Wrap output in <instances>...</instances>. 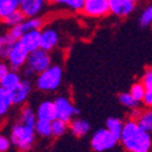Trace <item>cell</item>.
<instances>
[{
    "label": "cell",
    "instance_id": "d4e9b609",
    "mask_svg": "<svg viewBox=\"0 0 152 152\" xmlns=\"http://www.w3.org/2000/svg\"><path fill=\"white\" fill-rule=\"evenodd\" d=\"M51 126H53V136L54 137H60L62 135H65L69 130V123L66 121L58 119V118H56L55 121L51 122Z\"/></svg>",
    "mask_w": 152,
    "mask_h": 152
},
{
    "label": "cell",
    "instance_id": "484cf974",
    "mask_svg": "<svg viewBox=\"0 0 152 152\" xmlns=\"http://www.w3.org/2000/svg\"><path fill=\"white\" fill-rule=\"evenodd\" d=\"M118 100L121 105H123L124 107L129 108V110H134L136 107H139V101L136 99H134V96L128 91V93H121L118 95Z\"/></svg>",
    "mask_w": 152,
    "mask_h": 152
},
{
    "label": "cell",
    "instance_id": "30bf717a",
    "mask_svg": "<svg viewBox=\"0 0 152 152\" xmlns=\"http://www.w3.org/2000/svg\"><path fill=\"white\" fill-rule=\"evenodd\" d=\"M46 0H21L20 10L28 17H39L45 9Z\"/></svg>",
    "mask_w": 152,
    "mask_h": 152
},
{
    "label": "cell",
    "instance_id": "d6a6232c",
    "mask_svg": "<svg viewBox=\"0 0 152 152\" xmlns=\"http://www.w3.org/2000/svg\"><path fill=\"white\" fill-rule=\"evenodd\" d=\"M141 112H142V110H140L139 107H136V108L132 110V111H130V117H129V119L137 121V118L140 117V115H141Z\"/></svg>",
    "mask_w": 152,
    "mask_h": 152
},
{
    "label": "cell",
    "instance_id": "ffe728a7",
    "mask_svg": "<svg viewBox=\"0 0 152 152\" xmlns=\"http://www.w3.org/2000/svg\"><path fill=\"white\" fill-rule=\"evenodd\" d=\"M12 106H14V102H12L10 91L0 88V116L4 117Z\"/></svg>",
    "mask_w": 152,
    "mask_h": 152
},
{
    "label": "cell",
    "instance_id": "d6986e66",
    "mask_svg": "<svg viewBox=\"0 0 152 152\" xmlns=\"http://www.w3.org/2000/svg\"><path fill=\"white\" fill-rule=\"evenodd\" d=\"M22 123L27 124V125H32V126H35L37 124V121H38V117H37V112L29 107V106H23L21 112H20V119Z\"/></svg>",
    "mask_w": 152,
    "mask_h": 152
},
{
    "label": "cell",
    "instance_id": "ac0fdd59",
    "mask_svg": "<svg viewBox=\"0 0 152 152\" xmlns=\"http://www.w3.org/2000/svg\"><path fill=\"white\" fill-rule=\"evenodd\" d=\"M17 10H20V0H0V17L1 20Z\"/></svg>",
    "mask_w": 152,
    "mask_h": 152
},
{
    "label": "cell",
    "instance_id": "4fadbf2b",
    "mask_svg": "<svg viewBox=\"0 0 152 152\" xmlns=\"http://www.w3.org/2000/svg\"><path fill=\"white\" fill-rule=\"evenodd\" d=\"M18 43L27 53H32L40 48V31H31L22 35Z\"/></svg>",
    "mask_w": 152,
    "mask_h": 152
},
{
    "label": "cell",
    "instance_id": "2e32d148",
    "mask_svg": "<svg viewBox=\"0 0 152 152\" xmlns=\"http://www.w3.org/2000/svg\"><path fill=\"white\" fill-rule=\"evenodd\" d=\"M69 132L75 137H83L90 132V124L83 118H73L69 122Z\"/></svg>",
    "mask_w": 152,
    "mask_h": 152
},
{
    "label": "cell",
    "instance_id": "6da1fadb",
    "mask_svg": "<svg viewBox=\"0 0 152 152\" xmlns=\"http://www.w3.org/2000/svg\"><path fill=\"white\" fill-rule=\"evenodd\" d=\"M119 141L126 152H151L152 139L150 133L145 132L136 121L128 119L124 123Z\"/></svg>",
    "mask_w": 152,
    "mask_h": 152
},
{
    "label": "cell",
    "instance_id": "ba28073f",
    "mask_svg": "<svg viewBox=\"0 0 152 152\" xmlns=\"http://www.w3.org/2000/svg\"><path fill=\"white\" fill-rule=\"evenodd\" d=\"M55 108H56V116L58 119L71 122L75 115H78V110L72 104V101L67 96H57L54 100Z\"/></svg>",
    "mask_w": 152,
    "mask_h": 152
},
{
    "label": "cell",
    "instance_id": "e0dca14e",
    "mask_svg": "<svg viewBox=\"0 0 152 152\" xmlns=\"http://www.w3.org/2000/svg\"><path fill=\"white\" fill-rule=\"evenodd\" d=\"M50 3L55 6L66 9L73 12H79L83 10L85 0H50Z\"/></svg>",
    "mask_w": 152,
    "mask_h": 152
},
{
    "label": "cell",
    "instance_id": "52a82bcc",
    "mask_svg": "<svg viewBox=\"0 0 152 152\" xmlns=\"http://www.w3.org/2000/svg\"><path fill=\"white\" fill-rule=\"evenodd\" d=\"M82 12L85 16L91 18L105 17L111 14L110 1L108 0H85Z\"/></svg>",
    "mask_w": 152,
    "mask_h": 152
},
{
    "label": "cell",
    "instance_id": "9a60e30c",
    "mask_svg": "<svg viewBox=\"0 0 152 152\" xmlns=\"http://www.w3.org/2000/svg\"><path fill=\"white\" fill-rule=\"evenodd\" d=\"M22 77L21 74L18 73V71H14L11 69L5 77L0 78V88H3V89H6L7 91H12L14 89L21 84L22 82Z\"/></svg>",
    "mask_w": 152,
    "mask_h": 152
},
{
    "label": "cell",
    "instance_id": "7c38bea8",
    "mask_svg": "<svg viewBox=\"0 0 152 152\" xmlns=\"http://www.w3.org/2000/svg\"><path fill=\"white\" fill-rule=\"evenodd\" d=\"M60 43V34L54 28H43L40 31V48L46 51H53Z\"/></svg>",
    "mask_w": 152,
    "mask_h": 152
},
{
    "label": "cell",
    "instance_id": "8992f818",
    "mask_svg": "<svg viewBox=\"0 0 152 152\" xmlns=\"http://www.w3.org/2000/svg\"><path fill=\"white\" fill-rule=\"evenodd\" d=\"M28 55H29V53H27L26 50L23 49V46L17 42L14 45H11L5 60L9 63V66L11 67V69L20 71L26 66Z\"/></svg>",
    "mask_w": 152,
    "mask_h": 152
},
{
    "label": "cell",
    "instance_id": "cb8c5ba5",
    "mask_svg": "<svg viewBox=\"0 0 152 152\" xmlns=\"http://www.w3.org/2000/svg\"><path fill=\"white\" fill-rule=\"evenodd\" d=\"M35 133H37V135H39L40 137H44V139L53 136L51 122L38 119L37 121V124H35Z\"/></svg>",
    "mask_w": 152,
    "mask_h": 152
},
{
    "label": "cell",
    "instance_id": "3957f363",
    "mask_svg": "<svg viewBox=\"0 0 152 152\" xmlns=\"http://www.w3.org/2000/svg\"><path fill=\"white\" fill-rule=\"evenodd\" d=\"M62 68L58 65H51L48 69L39 73L35 78V86L40 91H55L62 83Z\"/></svg>",
    "mask_w": 152,
    "mask_h": 152
},
{
    "label": "cell",
    "instance_id": "83f0119b",
    "mask_svg": "<svg viewBox=\"0 0 152 152\" xmlns=\"http://www.w3.org/2000/svg\"><path fill=\"white\" fill-rule=\"evenodd\" d=\"M139 22L142 27H147L150 24H152V5H148L147 7L144 9V11L141 12Z\"/></svg>",
    "mask_w": 152,
    "mask_h": 152
},
{
    "label": "cell",
    "instance_id": "44dd1931",
    "mask_svg": "<svg viewBox=\"0 0 152 152\" xmlns=\"http://www.w3.org/2000/svg\"><path fill=\"white\" fill-rule=\"evenodd\" d=\"M136 122L145 132L151 134L152 133V108L142 110L140 117L137 118Z\"/></svg>",
    "mask_w": 152,
    "mask_h": 152
},
{
    "label": "cell",
    "instance_id": "5bb4252c",
    "mask_svg": "<svg viewBox=\"0 0 152 152\" xmlns=\"http://www.w3.org/2000/svg\"><path fill=\"white\" fill-rule=\"evenodd\" d=\"M35 112H37L38 119H42V121L53 122L57 118L55 104H54V101H50V100H45L43 102H40L38 105Z\"/></svg>",
    "mask_w": 152,
    "mask_h": 152
},
{
    "label": "cell",
    "instance_id": "7402d4cb",
    "mask_svg": "<svg viewBox=\"0 0 152 152\" xmlns=\"http://www.w3.org/2000/svg\"><path fill=\"white\" fill-rule=\"evenodd\" d=\"M124 123L121 118H117V117H110L107 121H106V128L113 133L117 137H121L122 133H123V128H124Z\"/></svg>",
    "mask_w": 152,
    "mask_h": 152
},
{
    "label": "cell",
    "instance_id": "836d02e7",
    "mask_svg": "<svg viewBox=\"0 0 152 152\" xmlns=\"http://www.w3.org/2000/svg\"><path fill=\"white\" fill-rule=\"evenodd\" d=\"M20 3H21V0H20Z\"/></svg>",
    "mask_w": 152,
    "mask_h": 152
},
{
    "label": "cell",
    "instance_id": "603a6c76",
    "mask_svg": "<svg viewBox=\"0 0 152 152\" xmlns=\"http://www.w3.org/2000/svg\"><path fill=\"white\" fill-rule=\"evenodd\" d=\"M27 17L24 16V14L21 11V10H17L15 12H12L11 15H9L7 17L3 18V23L5 24L6 27L11 28V27H15V26H18V24L23 23L24 20H26Z\"/></svg>",
    "mask_w": 152,
    "mask_h": 152
},
{
    "label": "cell",
    "instance_id": "f546056e",
    "mask_svg": "<svg viewBox=\"0 0 152 152\" xmlns=\"http://www.w3.org/2000/svg\"><path fill=\"white\" fill-rule=\"evenodd\" d=\"M12 142H11V139L10 136H5V135H1L0 136V151L1 152H6L9 151V148L11 147Z\"/></svg>",
    "mask_w": 152,
    "mask_h": 152
},
{
    "label": "cell",
    "instance_id": "f1b7e54d",
    "mask_svg": "<svg viewBox=\"0 0 152 152\" xmlns=\"http://www.w3.org/2000/svg\"><path fill=\"white\" fill-rule=\"evenodd\" d=\"M141 82L146 86V89H152V67H147L141 75Z\"/></svg>",
    "mask_w": 152,
    "mask_h": 152
},
{
    "label": "cell",
    "instance_id": "1f68e13d",
    "mask_svg": "<svg viewBox=\"0 0 152 152\" xmlns=\"http://www.w3.org/2000/svg\"><path fill=\"white\" fill-rule=\"evenodd\" d=\"M11 71V67L9 66V63H5V62H1L0 65V78L5 77V75Z\"/></svg>",
    "mask_w": 152,
    "mask_h": 152
},
{
    "label": "cell",
    "instance_id": "277c9868",
    "mask_svg": "<svg viewBox=\"0 0 152 152\" xmlns=\"http://www.w3.org/2000/svg\"><path fill=\"white\" fill-rule=\"evenodd\" d=\"M118 141L119 137L111 133L107 128H101L91 135L90 146L96 152H105L115 147Z\"/></svg>",
    "mask_w": 152,
    "mask_h": 152
},
{
    "label": "cell",
    "instance_id": "4316f807",
    "mask_svg": "<svg viewBox=\"0 0 152 152\" xmlns=\"http://www.w3.org/2000/svg\"><path fill=\"white\" fill-rule=\"evenodd\" d=\"M146 91H147V89H146V86L142 84L141 80L134 83L130 86V90H129V93L134 96V99H136L139 101V102H142V101H144V97L146 95Z\"/></svg>",
    "mask_w": 152,
    "mask_h": 152
},
{
    "label": "cell",
    "instance_id": "5b68a950",
    "mask_svg": "<svg viewBox=\"0 0 152 152\" xmlns=\"http://www.w3.org/2000/svg\"><path fill=\"white\" fill-rule=\"evenodd\" d=\"M51 62H53V58H51L50 53L39 48V49L34 50V51L29 53L26 67H28L35 75H38L39 73L44 72L45 69H48L51 66L53 65Z\"/></svg>",
    "mask_w": 152,
    "mask_h": 152
},
{
    "label": "cell",
    "instance_id": "4dcf8cb0",
    "mask_svg": "<svg viewBox=\"0 0 152 152\" xmlns=\"http://www.w3.org/2000/svg\"><path fill=\"white\" fill-rule=\"evenodd\" d=\"M144 105L147 107V108H152V89H148L146 91V95L144 97Z\"/></svg>",
    "mask_w": 152,
    "mask_h": 152
},
{
    "label": "cell",
    "instance_id": "7a4b0ae2",
    "mask_svg": "<svg viewBox=\"0 0 152 152\" xmlns=\"http://www.w3.org/2000/svg\"><path fill=\"white\" fill-rule=\"evenodd\" d=\"M35 126L27 125L21 121L16 122L11 126L10 139L12 146L16 147L20 152H28L35 142Z\"/></svg>",
    "mask_w": 152,
    "mask_h": 152
},
{
    "label": "cell",
    "instance_id": "9c48e42d",
    "mask_svg": "<svg viewBox=\"0 0 152 152\" xmlns=\"http://www.w3.org/2000/svg\"><path fill=\"white\" fill-rule=\"evenodd\" d=\"M108 1L111 14L116 17L124 18L134 12L139 0H108Z\"/></svg>",
    "mask_w": 152,
    "mask_h": 152
},
{
    "label": "cell",
    "instance_id": "8fae6325",
    "mask_svg": "<svg viewBox=\"0 0 152 152\" xmlns=\"http://www.w3.org/2000/svg\"><path fill=\"white\" fill-rule=\"evenodd\" d=\"M31 93H32V83H31V80L29 79H23L16 89L10 91L14 106L23 105L28 100Z\"/></svg>",
    "mask_w": 152,
    "mask_h": 152
}]
</instances>
